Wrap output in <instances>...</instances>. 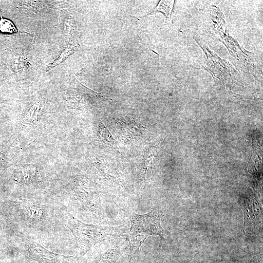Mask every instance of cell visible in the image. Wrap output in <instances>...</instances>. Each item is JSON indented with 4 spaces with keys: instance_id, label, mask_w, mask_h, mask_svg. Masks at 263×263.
Wrapping results in <instances>:
<instances>
[{
    "instance_id": "6da1fadb",
    "label": "cell",
    "mask_w": 263,
    "mask_h": 263,
    "mask_svg": "<svg viewBox=\"0 0 263 263\" xmlns=\"http://www.w3.org/2000/svg\"><path fill=\"white\" fill-rule=\"evenodd\" d=\"M162 215V213L157 210L142 215L131 213V228L127 236L130 245L129 263L149 236L156 235L163 240H166V235L160 224Z\"/></svg>"
},
{
    "instance_id": "7a4b0ae2",
    "label": "cell",
    "mask_w": 263,
    "mask_h": 263,
    "mask_svg": "<svg viewBox=\"0 0 263 263\" xmlns=\"http://www.w3.org/2000/svg\"><path fill=\"white\" fill-rule=\"evenodd\" d=\"M68 226L83 255L97 244L120 236L125 232L122 226H103L87 224L71 215L68 218Z\"/></svg>"
},
{
    "instance_id": "3957f363",
    "label": "cell",
    "mask_w": 263,
    "mask_h": 263,
    "mask_svg": "<svg viewBox=\"0 0 263 263\" xmlns=\"http://www.w3.org/2000/svg\"><path fill=\"white\" fill-rule=\"evenodd\" d=\"M29 257L39 263H77L74 256H68L51 252L38 243H30L27 246Z\"/></svg>"
},
{
    "instance_id": "277c9868",
    "label": "cell",
    "mask_w": 263,
    "mask_h": 263,
    "mask_svg": "<svg viewBox=\"0 0 263 263\" xmlns=\"http://www.w3.org/2000/svg\"><path fill=\"white\" fill-rule=\"evenodd\" d=\"M16 55V71L21 78L33 76L37 70V59L27 47H21Z\"/></svg>"
},
{
    "instance_id": "5b68a950",
    "label": "cell",
    "mask_w": 263,
    "mask_h": 263,
    "mask_svg": "<svg viewBox=\"0 0 263 263\" xmlns=\"http://www.w3.org/2000/svg\"><path fill=\"white\" fill-rule=\"evenodd\" d=\"M17 205L24 217L30 221L38 222L44 217L43 208L37 204L27 201H18Z\"/></svg>"
},
{
    "instance_id": "8992f818",
    "label": "cell",
    "mask_w": 263,
    "mask_h": 263,
    "mask_svg": "<svg viewBox=\"0 0 263 263\" xmlns=\"http://www.w3.org/2000/svg\"><path fill=\"white\" fill-rule=\"evenodd\" d=\"M122 254V247L119 244L103 251L90 263H116Z\"/></svg>"
},
{
    "instance_id": "52a82bcc",
    "label": "cell",
    "mask_w": 263,
    "mask_h": 263,
    "mask_svg": "<svg viewBox=\"0 0 263 263\" xmlns=\"http://www.w3.org/2000/svg\"><path fill=\"white\" fill-rule=\"evenodd\" d=\"M78 47L79 44L78 43L68 44L67 48L65 49L61 54L47 66L46 71L47 72L51 70L62 62L68 56L75 52L78 49Z\"/></svg>"
},
{
    "instance_id": "ba28073f",
    "label": "cell",
    "mask_w": 263,
    "mask_h": 263,
    "mask_svg": "<svg viewBox=\"0 0 263 263\" xmlns=\"http://www.w3.org/2000/svg\"><path fill=\"white\" fill-rule=\"evenodd\" d=\"M73 21L72 19H69L65 21L64 25L65 38L68 44L77 43Z\"/></svg>"
},
{
    "instance_id": "9c48e42d",
    "label": "cell",
    "mask_w": 263,
    "mask_h": 263,
    "mask_svg": "<svg viewBox=\"0 0 263 263\" xmlns=\"http://www.w3.org/2000/svg\"><path fill=\"white\" fill-rule=\"evenodd\" d=\"M172 7V5H171V1H161L155 9L150 12L148 14L142 16V17H144L149 15H151L154 13L156 12L159 11L164 13V15L167 18H169Z\"/></svg>"
},
{
    "instance_id": "30bf717a",
    "label": "cell",
    "mask_w": 263,
    "mask_h": 263,
    "mask_svg": "<svg viewBox=\"0 0 263 263\" xmlns=\"http://www.w3.org/2000/svg\"><path fill=\"white\" fill-rule=\"evenodd\" d=\"M0 32L3 33L12 34L18 32L14 24L7 19H3L0 15Z\"/></svg>"
},
{
    "instance_id": "8fae6325",
    "label": "cell",
    "mask_w": 263,
    "mask_h": 263,
    "mask_svg": "<svg viewBox=\"0 0 263 263\" xmlns=\"http://www.w3.org/2000/svg\"><path fill=\"white\" fill-rule=\"evenodd\" d=\"M0 70H1V69H0Z\"/></svg>"
}]
</instances>
